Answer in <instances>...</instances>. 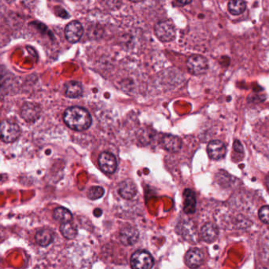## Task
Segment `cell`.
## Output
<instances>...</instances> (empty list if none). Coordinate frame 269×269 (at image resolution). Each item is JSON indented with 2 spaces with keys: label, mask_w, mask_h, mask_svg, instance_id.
Returning <instances> with one entry per match:
<instances>
[{
  "label": "cell",
  "mask_w": 269,
  "mask_h": 269,
  "mask_svg": "<svg viewBox=\"0 0 269 269\" xmlns=\"http://www.w3.org/2000/svg\"><path fill=\"white\" fill-rule=\"evenodd\" d=\"M65 123L71 129L81 132L89 128L91 124V116L89 112L79 107H73L66 110L63 116Z\"/></svg>",
  "instance_id": "1"
},
{
  "label": "cell",
  "mask_w": 269,
  "mask_h": 269,
  "mask_svg": "<svg viewBox=\"0 0 269 269\" xmlns=\"http://www.w3.org/2000/svg\"><path fill=\"white\" fill-rule=\"evenodd\" d=\"M22 131L19 126L10 120H2L0 123V140L4 143L10 144L18 140Z\"/></svg>",
  "instance_id": "2"
},
{
  "label": "cell",
  "mask_w": 269,
  "mask_h": 269,
  "mask_svg": "<svg viewBox=\"0 0 269 269\" xmlns=\"http://www.w3.org/2000/svg\"><path fill=\"white\" fill-rule=\"evenodd\" d=\"M154 33L156 37L161 42H170L176 37V28L172 21L169 19L162 20L155 25Z\"/></svg>",
  "instance_id": "3"
},
{
  "label": "cell",
  "mask_w": 269,
  "mask_h": 269,
  "mask_svg": "<svg viewBox=\"0 0 269 269\" xmlns=\"http://www.w3.org/2000/svg\"><path fill=\"white\" fill-rule=\"evenodd\" d=\"M187 67L191 74L193 75H202L207 72L209 69L208 61L205 57L199 54H193L187 61Z\"/></svg>",
  "instance_id": "4"
},
{
  "label": "cell",
  "mask_w": 269,
  "mask_h": 269,
  "mask_svg": "<svg viewBox=\"0 0 269 269\" xmlns=\"http://www.w3.org/2000/svg\"><path fill=\"white\" fill-rule=\"evenodd\" d=\"M153 266V258L148 252L138 250L132 254L131 258L132 269H151Z\"/></svg>",
  "instance_id": "5"
},
{
  "label": "cell",
  "mask_w": 269,
  "mask_h": 269,
  "mask_svg": "<svg viewBox=\"0 0 269 269\" xmlns=\"http://www.w3.org/2000/svg\"><path fill=\"white\" fill-rule=\"evenodd\" d=\"M100 169L107 174H113L117 168V161L115 155L109 152H103L99 157Z\"/></svg>",
  "instance_id": "6"
},
{
  "label": "cell",
  "mask_w": 269,
  "mask_h": 269,
  "mask_svg": "<svg viewBox=\"0 0 269 269\" xmlns=\"http://www.w3.org/2000/svg\"><path fill=\"white\" fill-rule=\"evenodd\" d=\"M83 29L81 24L77 21L70 22L65 29V36L70 43H75L83 36Z\"/></svg>",
  "instance_id": "7"
},
{
  "label": "cell",
  "mask_w": 269,
  "mask_h": 269,
  "mask_svg": "<svg viewBox=\"0 0 269 269\" xmlns=\"http://www.w3.org/2000/svg\"><path fill=\"white\" fill-rule=\"evenodd\" d=\"M207 152L210 158L220 160L224 158L226 155V146L220 140H213L208 144Z\"/></svg>",
  "instance_id": "8"
},
{
  "label": "cell",
  "mask_w": 269,
  "mask_h": 269,
  "mask_svg": "<svg viewBox=\"0 0 269 269\" xmlns=\"http://www.w3.org/2000/svg\"><path fill=\"white\" fill-rule=\"evenodd\" d=\"M204 261V254L199 249L192 248L187 252L185 263L191 269H197Z\"/></svg>",
  "instance_id": "9"
},
{
  "label": "cell",
  "mask_w": 269,
  "mask_h": 269,
  "mask_svg": "<svg viewBox=\"0 0 269 269\" xmlns=\"http://www.w3.org/2000/svg\"><path fill=\"white\" fill-rule=\"evenodd\" d=\"M163 148L170 153H177L181 149L182 141L178 136L166 135L161 139Z\"/></svg>",
  "instance_id": "10"
},
{
  "label": "cell",
  "mask_w": 269,
  "mask_h": 269,
  "mask_svg": "<svg viewBox=\"0 0 269 269\" xmlns=\"http://www.w3.org/2000/svg\"><path fill=\"white\" fill-rule=\"evenodd\" d=\"M40 111V108L38 105L33 103H26L22 108V116L29 122H33L39 118Z\"/></svg>",
  "instance_id": "11"
},
{
  "label": "cell",
  "mask_w": 269,
  "mask_h": 269,
  "mask_svg": "<svg viewBox=\"0 0 269 269\" xmlns=\"http://www.w3.org/2000/svg\"><path fill=\"white\" fill-rule=\"evenodd\" d=\"M120 239L124 246H132L139 239V231L133 227H126L120 231Z\"/></svg>",
  "instance_id": "12"
},
{
  "label": "cell",
  "mask_w": 269,
  "mask_h": 269,
  "mask_svg": "<svg viewBox=\"0 0 269 269\" xmlns=\"http://www.w3.org/2000/svg\"><path fill=\"white\" fill-rule=\"evenodd\" d=\"M119 194L124 199H132L137 194V188L133 181L130 180H124L120 183L118 188Z\"/></svg>",
  "instance_id": "13"
},
{
  "label": "cell",
  "mask_w": 269,
  "mask_h": 269,
  "mask_svg": "<svg viewBox=\"0 0 269 269\" xmlns=\"http://www.w3.org/2000/svg\"><path fill=\"white\" fill-rule=\"evenodd\" d=\"M219 234V231L213 223H207L205 224L201 229V238L205 242H214L217 239Z\"/></svg>",
  "instance_id": "14"
},
{
  "label": "cell",
  "mask_w": 269,
  "mask_h": 269,
  "mask_svg": "<svg viewBox=\"0 0 269 269\" xmlns=\"http://www.w3.org/2000/svg\"><path fill=\"white\" fill-rule=\"evenodd\" d=\"M184 210L187 214L194 213L196 209V197L194 192L186 189L184 192Z\"/></svg>",
  "instance_id": "15"
},
{
  "label": "cell",
  "mask_w": 269,
  "mask_h": 269,
  "mask_svg": "<svg viewBox=\"0 0 269 269\" xmlns=\"http://www.w3.org/2000/svg\"><path fill=\"white\" fill-rule=\"evenodd\" d=\"M54 237L51 231L49 229H41L36 234V241L41 246H47L53 242Z\"/></svg>",
  "instance_id": "16"
},
{
  "label": "cell",
  "mask_w": 269,
  "mask_h": 269,
  "mask_svg": "<svg viewBox=\"0 0 269 269\" xmlns=\"http://www.w3.org/2000/svg\"><path fill=\"white\" fill-rule=\"evenodd\" d=\"M66 95L69 98H77L83 94V87L77 81H70L66 83Z\"/></svg>",
  "instance_id": "17"
},
{
  "label": "cell",
  "mask_w": 269,
  "mask_h": 269,
  "mask_svg": "<svg viewBox=\"0 0 269 269\" xmlns=\"http://www.w3.org/2000/svg\"><path fill=\"white\" fill-rule=\"evenodd\" d=\"M53 217L56 221L59 222L66 223L72 221L73 216L69 209L64 207H58L54 209Z\"/></svg>",
  "instance_id": "18"
},
{
  "label": "cell",
  "mask_w": 269,
  "mask_h": 269,
  "mask_svg": "<svg viewBox=\"0 0 269 269\" xmlns=\"http://www.w3.org/2000/svg\"><path fill=\"white\" fill-rule=\"evenodd\" d=\"M229 12L233 15H238L245 11L246 8L244 0H230L229 2Z\"/></svg>",
  "instance_id": "19"
},
{
  "label": "cell",
  "mask_w": 269,
  "mask_h": 269,
  "mask_svg": "<svg viewBox=\"0 0 269 269\" xmlns=\"http://www.w3.org/2000/svg\"><path fill=\"white\" fill-rule=\"evenodd\" d=\"M60 231L62 235L68 239H73L77 234V229L71 222L62 223Z\"/></svg>",
  "instance_id": "20"
},
{
  "label": "cell",
  "mask_w": 269,
  "mask_h": 269,
  "mask_svg": "<svg viewBox=\"0 0 269 269\" xmlns=\"http://www.w3.org/2000/svg\"><path fill=\"white\" fill-rule=\"evenodd\" d=\"M104 194V189L101 187L94 186L87 192V197L91 200L99 199Z\"/></svg>",
  "instance_id": "21"
},
{
  "label": "cell",
  "mask_w": 269,
  "mask_h": 269,
  "mask_svg": "<svg viewBox=\"0 0 269 269\" xmlns=\"http://www.w3.org/2000/svg\"><path fill=\"white\" fill-rule=\"evenodd\" d=\"M259 218L262 222L269 225V205H265L259 210Z\"/></svg>",
  "instance_id": "22"
},
{
  "label": "cell",
  "mask_w": 269,
  "mask_h": 269,
  "mask_svg": "<svg viewBox=\"0 0 269 269\" xmlns=\"http://www.w3.org/2000/svg\"><path fill=\"white\" fill-rule=\"evenodd\" d=\"M234 150L236 152H238V153H243L244 152L243 147H242L240 142L238 141V140H235L234 142Z\"/></svg>",
  "instance_id": "23"
},
{
  "label": "cell",
  "mask_w": 269,
  "mask_h": 269,
  "mask_svg": "<svg viewBox=\"0 0 269 269\" xmlns=\"http://www.w3.org/2000/svg\"><path fill=\"white\" fill-rule=\"evenodd\" d=\"M181 5H188V4L191 3L192 0H177Z\"/></svg>",
  "instance_id": "24"
},
{
  "label": "cell",
  "mask_w": 269,
  "mask_h": 269,
  "mask_svg": "<svg viewBox=\"0 0 269 269\" xmlns=\"http://www.w3.org/2000/svg\"><path fill=\"white\" fill-rule=\"evenodd\" d=\"M130 1H132V2H142V1H144V0H130Z\"/></svg>",
  "instance_id": "25"
},
{
  "label": "cell",
  "mask_w": 269,
  "mask_h": 269,
  "mask_svg": "<svg viewBox=\"0 0 269 269\" xmlns=\"http://www.w3.org/2000/svg\"><path fill=\"white\" fill-rule=\"evenodd\" d=\"M266 183H267V186L269 189V176H268L267 177V180H266Z\"/></svg>",
  "instance_id": "26"
}]
</instances>
